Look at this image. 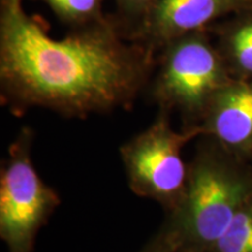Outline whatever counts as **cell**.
<instances>
[{
    "label": "cell",
    "mask_w": 252,
    "mask_h": 252,
    "mask_svg": "<svg viewBox=\"0 0 252 252\" xmlns=\"http://www.w3.org/2000/svg\"><path fill=\"white\" fill-rule=\"evenodd\" d=\"M153 53L105 18L52 39L23 0H0L1 97L13 112L45 108L82 118L128 108L149 81Z\"/></svg>",
    "instance_id": "1"
},
{
    "label": "cell",
    "mask_w": 252,
    "mask_h": 252,
    "mask_svg": "<svg viewBox=\"0 0 252 252\" xmlns=\"http://www.w3.org/2000/svg\"><path fill=\"white\" fill-rule=\"evenodd\" d=\"M252 197V173L229 152L206 150L189 165L184 196L160 235L172 249L209 252Z\"/></svg>",
    "instance_id": "2"
},
{
    "label": "cell",
    "mask_w": 252,
    "mask_h": 252,
    "mask_svg": "<svg viewBox=\"0 0 252 252\" xmlns=\"http://www.w3.org/2000/svg\"><path fill=\"white\" fill-rule=\"evenodd\" d=\"M162 49L153 98L163 111L176 110L197 126L216 94L234 77L203 31L178 37Z\"/></svg>",
    "instance_id": "3"
},
{
    "label": "cell",
    "mask_w": 252,
    "mask_h": 252,
    "mask_svg": "<svg viewBox=\"0 0 252 252\" xmlns=\"http://www.w3.org/2000/svg\"><path fill=\"white\" fill-rule=\"evenodd\" d=\"M200 134L198 125L184 131L173 130L168 112L161 110L152 125L121 147L132 191L172 212L187 187L189 166L182 158V150Z\"/></svg>",
    "instance_id": "4"
},
{
    "label": "cell",
    "mask_w": 252,
    "mask_h": 252,
    "mask_svg": "<svg viewBox=\"0 0 252 252\" xmlns=\"http://www.w3.org/2000/svg\"><path fill=\"white\" fill-rule=\"evenodd\" d=\"M32 137L24 128L0 174V237L8 252H34L37 232L61 202L32 162Z\"/></svg>",
    "instance_id": "5"
},
{
    "label": "cell",
    "mask_w": 252,
    "mask_h": 252,
    "mask_svg": "<svg viewBox=\"0 0 252 252\" xmlns=\"http://www.w3.org/2000/svg\"><path fill=\"white\" fill-rule=\"evenodd\" d=\"M252 8V0H154L132 40L153 52L226 14Z\"/></svg>",
    "instance_id": "6"
},
{
    "label": "cell",
    "mask_w": 252,
    "mask_h": 252,
    "mask_svg": "<svg viewBox=\"0 0 252 252\" xmlns=\"http://www.w3.org/2000/svg\"><path fill=\"white\" fill-rule=\"evenodd\" d=\"M235 157L252 153V80L234 78L220 89L198 124Z\"/></svg>",
    "instance_id": "7"
},
{
    "label": "cell",
    "mask_w": 252,
    "mask_h": 252,
    "mask_svg": "<svg viewBox=\"0 0 252 252\" xmlns=\"http://www.w3.org/2000/svg\"><path fill=\"white\" fill-rule=\"evenodd\" d=\"M219 50L232 77L252 80V8L226 26Z\"/></svg>",
    "instance_id": "8"
},
{
    "label": "cell",
    "mask_w": 252,
    "mask_h": 252,
    "mask_svg": "<svg viewBox=\"0 0 252 252\" xmlns=\"http://www.w3.org/2000/svg\"><path fill=\"white\" fill-rule=\"evenodd\" d=\"M209 252H252V197L242 206Z\"/></svg>",
    "instance_id": "9"
},
{
    "label": "cell",
    "mask_w": 252,
    "mask_h": 252,
    "mask_svg": "<svg viewBox=\"0 0 252 252\" xmlns=\"http://www.w3.org/2000/svg\"><path fill=\"white\" fill-rule=\"evenodd\" d=\"M63 23L77 28L104 18V0H43Z\"/></svg>",
    "instance_id": "10"
},
{
    "label": "cell",
    "mask_w": 252,
    "mask_h": 252,
    "mask_svg": "<svg viewBox=\"0 0 252 252\" xmlns=\"http://www.w3.org/2000/svg\"><path fill=\"white\" fill-rule=\"evenodd\" d=\"M116 1L126 14L143 18L154 0H116Z\"/></svg>",
    "instance_id": "11"
},
{
    "label": "cell",
    "mask_w": 252,
    "mask_h": 252,
    "mask_svg": "<svg viewBox=\"0 0 252 252\" xmlns=\"http://www.w3.org/2000/svg\"><path fill=\"white\" fill-rule=\"evenodd\" d=\"M162 249V244H161V239H160L159 236H157L156 238L153 239L151 243L147 245L146 248L144 249L141 252H161Z\"/></svg>",
    "instance_id": "12"
},
{
    "label": "cell",
    "mask_w": 252,
    "mask_h": 252,
    "mask_svg": "<svg viewBox=\"0 0 252 252\" xmlns=\"http://www.w3.org/2000/svg\"><path fill=\"white\" fill-rule=\"evenodd\" d=\"M160 237V239H161V244H162V249H161V252H189V251H186V250H179V249H172L171 247H169L168 244L166 243L165 239H163L161 237V235H158Z\"/></svg>",
    "instance_id": "13"
}]
</instances>
